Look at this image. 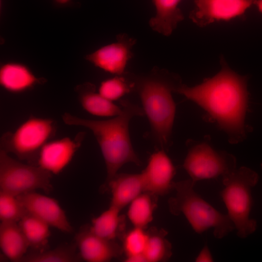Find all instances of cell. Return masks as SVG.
<instances>
[{
    "mask_svg": "<svg viewBox=\"0 0 262 262\" xmlns=\"http://www.w3.org/2000/svg\"><path fill=\"white\" fill-rule=\"evenodd\" d=\"M76 90L82 107L91 115L100 117H114L122 112L121 106L115 104L96 92L93 84L84 83L77 86Z\"/></svg>",
    "mask_w": 262,
    "mask_h": 262,
    "instance_id": "obj_17",
    "label": "cell"
},
{
    "mask_svg": "<svg viewBox=\"0 0 262 262\" xmlns=\"http://www.w3.org/2000/svg\"><path fill=\"white\" fill-rule=\"evenodd\" d=\"M258 181L257 173L246 166L236 168L222 178L224 188L221 196L241 238H246L257 229V221L250 218V214L253 205L252 189Z\"/></svg>",
    "mask_w": 262,
    "mask_h": 262,
    "instance_id": "obj_5",
    "label": "cell"
},
{
    "mask_svg": "<svg viewBox=\"0 0 262 262\" xmlns=\"http://www.w3.org/2000/svg\"><path fill=\"white\" fill-rule=\"evenodd\" d=\"M55 1L60 4H65L68 3L70 0H55Z\"/></svg>",
    "mask_w": 262,
    "mask_h": 262,
    "instance_id": "obj_31",
    "label": "cell"
},
{
    "mask_svg": "<svg viewBox=\"0 0 262 262\" xmlns=\"http://www.w3.org/2000/svg\"><path fill=\"white\" fill-rule=\"evenodd\" d=\"M56 132L54 121L49 118L31 117L14 132L0 138V150L12 153L19 159L37 165L40 151Z\"/></svg>",
    "mask_w": 262,
    "mask_h": 262,
    "instance_id": "obj_6",
    "label": "cell"
},
{
    "mask_svg": "<svg viewBox=\"0 0 262 262\" xmlns=\"http://www.w3.org/2000/svg\"><path fill=\"white\" fill-rule=\"evenodd\" d=\"M110 191L111 206L121 211L144 192L141 174L117 173L108 183L106 192Z\"/></svg>",
    "mask_w": 262,
    "mask_h": 262,
    "instance_id": "obj_15",
    "label": "cell"
},
{
    "mask_svg": "<svg viewBox=\"0 0 262 262\" xmlns=\"http://www.w3.org/2000/svg\"><path fill=\"white\" fill-rule=\"evenodd\" d=\"M39 81L28 67L21 64H5L0 69V85L11 93L24 92L33 87Z\"/></svg>",
    "mask_w": 262,
    "mask_h": 262,
    "instance_id": "obj_19",
    "label": "cell"
},
{
    "mask_svg": "<svg viewBox=\"0 0 262 262\" xmlns=\"http://www.w3.org/2000/svg\"></svg>",
    "mask_w": 262,
    "mask_h": 262,
    "instance_id": "obj_32",
    "label": "cell"
},
{
    "mask_svg": "<svg viewBox=\"0 0 262 262\" xmlns=\"http://www.w3.org/2000/svg\"><path fill=\"white\" fill-rule=\"evenodd\" d=\"M85 135L81 132L74 139L67 137L48 142L40 151L37 165L51 174H59L71 161Z\"/></svg>",
    "mask_w": 262,
    "mask_h": 262,
    "instance_id": "obj_13",
    "label": "cell"
},
{
    "mask_svg": "<svg viewBox=\"0 0 262 262\" xmlns=\"http://www.w3.org/2000/svg\"><path fill=\"white\" fill-rule=\"evenodd\" d=\"M29 247L18 224L14 222H0V247L2 253L9 260L20 262Z\"/></svg>",
    "mask_w": 262,
    "mask_h": 262,
    "instance_id": "obj_18",
    "label": "cell"
},
{
    "mask_svg": "<svg viewBox=\"0 0 262 262\" xmlns=\"http://www.w3.org/2000/svg\"><path fill=\"white\" fill-rule=\"evenodd\" d=\"M213 259L207 245H205L195 259L196 262H212Z\"/></svg>",
    "mask_w": 262,
    "mask_h": 262,
    "instance_id": "obj_28",
    "label": "cell"
},
{
    "mask_svg": "<svg viewBox=\"0 0 262 262\" xmlns=\"http://www.w3.org/2000/svg\"><path fill=\"white\" fill-rule=\"evenodd\" d=\"M121 113L104 120L82 118L65 113L62 116L66 124L81 126L90 130L100 147L106 167L107 177L100 190L106 192L108 183L125 164L132 163L138 166L141 162L135 152L129 132L131 119L144 116L142 107L127 99H121Z\"/></svg>",
    "mask_w": 262,
    "mask_h": 262,
    "instance_id": "obj_2",
    "label": "cell"
},
{
    "mask_svg": "<svg viewBox=\"0 0 262 262\" xmlns=\"http://www.w3.org/2000/svg\"><path fill=\"white\" fill-rule=\"evenodd\" d=\"M183 167L196 183L197 181L216 179L236 169L235 157L225 151L216 150L206 143L190 147Z\"/></svg>",
    "mask_w": 262,
    "mask_h": 262,
    "instance_id": "obj_8",
    "label": "cell"
},
{
    "mask_svg": "<svg viewBox=\"0 0 262 262\" xmlns=\"http://www.w3.org/2000/svg\"><path fill=\"white\" fill-rule=\"evenodd\" d=\"M156 14L149 21L150 28L164 36H169L184 19L179 8L181 0H152Z\"/></svg>",
    "mask_w": 262,
    "mask_h": 262,
    "instance_id": "obj_16",
    "label": "cell"
},
{
    "mask_svg": "<svg viewBox=\"0 0 262 262\" xmlns=\"http://www.w3.org/2000/svg\"><path fill=\"white\" fill-rule=\"evenodd\" d=\"M220 63L221 69L215 75L194 86L182 83L176 93L201 107L235 144L242 141L248 131L245 123L248 77L234 71L223 57Z\"/></svg>",
    "mask_w": 262,
    "mask_h": 262,
    "instance_id": "obj_1",
    "label": "cell"
},
{
    "mask_svg": "<svg viewBox=\"0 0 262 262\" xmlns=\"http://www.w3.org/2000/svg\"><path fill=\"white\" fill-rule=\"evenodd\" d=\"M52 174L38 165L24 164L0 150V190L15 196L41 189L52 190Z\"/></svg>",
    "mask_w": 262,
    "mask_h": 262,
    "instance_id": "obj_7",
    "label": "cell"
},
{
    "mask_svg": "<svg viewBox=\"0 0 262 262\" xmlns=\"http://www.w3.org/2000/svg\"><path fill=\"white\" fill-rule=\"evenodd\" d=\"M119 210L110 206L109 209L92 220L90 230L102 238L121 240L126 232V220Z\"/></svg>",
    "mask_w": 262,
    "mask_h": 262,
    "instance_id": "obj_20",
    "label": "cell"
},
{
    "mask_svg": "<svg viewBox=\"0 0 262 262\" xmlns=\"http://www.w3.org/2000/svg\"><path fill=\"white\" fill-rule=\"evenodd\" d=\"M257 0H194L189 17L202 27L216 22L229 21L243 16Z\"/></svg>",
    "mask_w": 262,
    "mask_h": 262,
    "instance_id": "obj_9",
    "label": "cell"
},
{
    "mask_svg": "<svg viewBox=\"0 0 262 262\" xmlns=\"http://www.w3.org/2000/svg\"><path fill=\"white\" fill-rule=\"evenodd\" d=\"M255 4L259 12L262 14V0H257Z\"/></svg>",
    "mask_w": 262,
    "mask_h": 262,
    "instance_id": "obj_30",
    "label": "cell"
},
{
    "mask_svg": "<svg viewBox=\"0 0 262 262\" xmlns=\"http://www.w3.org/2000/svg\"><path fill=\"white\" fill-rule=\"evenodd\" d=\"M75 244L82 260L88 262H108L119 257L123 248L115 240H108L92 232L89 226H83L76 234Z\"/></svg>",
    "mask_w": 262,
    "mask_h": 262,
    "instance_id": "obj_14",
    "label": "cell"
},
{
    "mask_svg": "<svg viewBox=\"0 0 262 262\" xmlns=\"http://www.w3.org/2000/svg\"><path fill=\"white\" fill-rule=\"evenodd\" d=\"M18 224L32 249L46 250L50 236V226L48 224L29 213Z\"/></svg>",
    "mask_w": 262,
    "mask_h": 262,
    "instance_id": "obj_22",
    "label": "cell"
},
{
    "mask_svg": "<svg viewBox=\"0 0 262 262\" xmlns=\"http://www.w3.org/2000/svg\"><path fill=\"white\" fill-rule=\"evenodd\" d=\"M147 238L143 255L147 262H166L172 255V245L166 238L168 232L152 227L147 230Z\"/></svg>",
    "mask_w": 262,
    "mask_h": 262,
    "instance_id": "obj_23",
    "label": "cell"
},
{
    "mask_svg": "<svg viewBox=\"0 0 262 262\" xmlns=\"http://www.w3.org/2000/svg\"><path fill=\"white\" fill-rule=\"evenodd\" d=\"M141 174L144 192L159 196L167 195L174 190L173 179L176 169L164 150L156 149L150 155L147 166Z\"/></svg>",
    "mask_w": 262,
    "mask_h": 262,
    "instance_id": "obj_12",
    "label": "cell"
},
{
    "mask_svg": "<svg viewBox=\"0 0 262 262\" xmlns=\"http://www.w3.org/2000/svg\"><path fill=\"white\" fill-rule=\"evenodd\" d=\"M125 260V262H146V259L143 254L126 257Z\"/></svg>",
    "mask_w": 262,
    "mask_h": 262,
    "instance_id": "obj_29",
    "label": "cell"
},
{
    "mask_svg": "<svg viewBox=\"0 0 262 262\" xmlns=\"http://www.w3.org/2000/svg\"><path fill=\"white\" fill-rule=\"evenodd\" d=\"M147 238L145 229L134 227L126 231L121 239L123 253L126 257L143 254Z\"/></svg>",
    "mask_w": 262,
    "mask_h": 262,
    "instance_id": "obj_27",
    "label": "cell"
},
{
    "mask_svg": "<svg viewBox=\"0 0 262 262\" xmlns=\"http://www.w3.org/2000/svg\"><path fill=\"white\" fill-rule=\"evenodd\" d=\"M195 184L191 179L174 182L176 194L168 201L170 212L184 215L197 233L213 229L216 238H223L235 229L232 222L227 214L217 211L197 194Z\"/></svg>",
    "mask_w": 262,
    "mask_h": 262,
    "instance_id": "obj_4",
    "label": "cell"
},
{
    "mask_svg": "<svg viewBox=\"0 0 262 262\" xmlns=\"http://www.w3.org/2000/svg\"><path fill=\"white\" fill-rule=\"evenodd\" d=\"M158 196L143 192L131 203L128 217L134 227L146 229L152 221L158 206Z\"/></svg>",
    "mask_w": 262,
    "mask_h": 262,
    "instance_id": "obj_21",
    "label": "cell"
},
{
    "mask_svg": "<svg viewBox=\"0 0 262 262\" xmlns=\"http://www.w3.org/2000/svg\"><path fill=\"white\" fill-rule=\"evenodd\" d=\"M28 213L16 196L0 191V222L17 223Z\"/></svg>",
    "mask_w": 262,
    "mask_h": 262,
    "instance_id": "obj_26",
    "label": "cell"
},
{
    "mask_svg": "<svg viewBox=\"0 0 262 262\" xmlns=\"http://www.w3.org/2000/svg\"><path fill=\"white\" fill-rule=\"evenodd\" d=\"M128 74L140 99L156 149L167 151L171 144L176 104L172 94L181 85L180 77L164 68L153 67L141 75Z\"/></svg>",
    "mask_w": 262,
    "mask_h": 262,
    "instance_id": "obj_3",
    "label": "cell"
},
{
    "mask_svg": "<svg viewBox=\"0 0 262 262\" xmlns=\"http://www.w3.org/2000/svg\"><path fill=\"white\" fill-rule=\"evenodd\" d=\"M28 213L63 232L71 233L74 229L65 212L55 199L32 191L16 196Z\"/></svg>",
    "mask_w": 262,
    "mask_h": 262,
    "instance_id": "obj_11",
    "label": "cell"
},
{
    "mask_svg": "<svg viewBox=\"0 0 262 262\" xmlns=\"http://www.w3.org/2000/svg\"><path fill=\"white\" fill-rule=\"evenodd\" d=\"M134 85L128 72L103 81L100 83L98 93L105 98L114 101L133 91Z\"/></svg>",
    "mask_w": 262,
    "mask_h": 262,
    "instance_id": "obj_25",
    "label": "cell"
},
{
    "mask_svg": "<svg viewBox=\"0 0 262 262\" xmlns=\"http://www.w3.org/2000/svg\"><path fill=\"white\" fill-rule=\"evenodd\" d=\"M116 38V42L99 48L85 58L106 72L121 75L133 57L132 50L136 40L126 33L118 34Z\"/></svg>",
    "mask_w": 262,
    "mask_h": 262,
    "instance_id": "obj_10",
    "label": "cell"
},
{
    "mask_svg": "<svg viewBox=\"0 0 262 262\" xmlns=\"http://www.w3.org/2000/svg\"><path fill=\"white\" fill-rule=\"evenodd\" d=\"M76 244H65L55 248L42 251L33 249L27 252L20 262H82Z\"/></svg>",
    "mask_w": 262,
    "mask_h": 262,
    "instance_id": "obj_24",
    "label": "cell"
}]
</instances>
